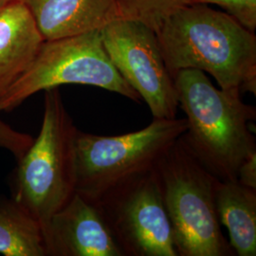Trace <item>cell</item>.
Returning <instances> with one entry per match:
<instances>
[{"label":"cell","instance_id":"6da1fadb","mask_svg":"<svg viewBox=\"0 0 256 256\" xmlns=\"http://www.w3.org/2000/svg\"><path fill=\"white\" fill-rule=\"evenodd\" d=\"M172 77L194 68L212 75L220 88L256 94V36L227 12L191 4L156 32Z\"/></svg>","mask_w":256,"mask_h":256},{"label":"cell","instance_id":"7a4b0ae2","mask_svg":"<svg viewBox=\"0 0 256 256\" xmlns=\"http://www.w3.org/2000/svg\"><path fill=\"white\" fill-rule=\"evenodd\" d=\"M173 78L186 114L184 142L216 178L236 182L239 166L256 152V108L242 101L239 92L216 88L202 70H182Z\"/></svg>","mask_w":256,"mask_h":256},{"label":"cell","instance_id":"3957f363","mask_svg":"<svg viewBox=\"0 0 256 256\" xmlns=\"http://www.w3.org/2000/svg\"><path fill=\"white\" fill-rule=\"evenodd\" d=\"M77 130L58 88L45 90L39 135L18 160L12 180V200L36 221L43 236L52 218L76 192Z\"/></svg>","mask_w":256,"mask_h":256},{"label":"cell","instance_id":"277c9868","mask_svg":"<svg viewBox=\"0 0 256 256\" xmlns=\"http://www.w3.org/2000/svg\"><path fill=\"white\" fill-rule=\"evenodd\" d=\"M178 256H234L216 207L220 180L180 137L155 166Z\"/></svg>","mask_w":256,"mask_h":256},{"label":"cell","instance_id":"5b68a950","mask_svg":"<svg viewBox=\"0 0 256 256\" xmlns=\"http://www.w3.org/2000/svg\"><path fill=\"white\" fill-rule=\"evenodd\" d=\"M186 130L185 118L153 119L146 128L119 136H99L78 129L76 192L96 202L113 188L153 170Z\"/></svg>","mask_w":256,"mask_h":256},{"label":"cell","instance_id":"8992f818","mask_svg":"<svg viewBox=\"0 0 256 256\" xmlns=\"http://www.w3.org/2000/svg\"><path fill=\"white\" fill-rule=\"evenodd\" d=\"M70 84L93 86L142 101L112 64L100 30H93L44 41L27 72L0 99V112L18 108L37 92Z\"/></svg>","mask_w":256,"mask_h":256},{"label":"cell","instance_id":"52a82bcc","mask_svg":"<svg viewBox=\"0 0 256 256\" xmlns=\"http://www.w3.org/2000/svg\"><path fill=\"white\" fill-rule=\"evenodd\" d=\"M96 202L124 256H178L155 168Z\"/></svg>","mask_w":256,"mask_h":256},{"label":"cell","instance_id":"ba28073f","mask_svg":"<svg viewBox=\"0 0 256 256\" xmlns=\"http://www.w3.org/2000/svg\"><path fill=\"white\" fill-rule=\"evenodd\" d=\"M102 44L122 77L146 102L154 119H174L180 108L155 32L133 20L117 18L100 30Z\"/></svg>","mask_w":256,"mask_h":256},{"label":"cell","instance_id":"9c48e42d","mask_svg":"<svg viewBox=\"0 0 256 256\" xmlns=\"http://www.w3.org/2000/svg\"><path fill=\"white\" fill-rule=\"evenodd\" d=\"M48 256H124L99 203L74 192L44 234Z\"/></svg>","mask_w":256,"mask_h":256},{"label":"cell","instance_id":"30bf717a","mask_svg":"<svg viewBox=\"0 0 256 256\" xmlns=\"http://www.w3.org/2000/svg\"><path fill=\"white\" fill-rule=\"evenodd\" d=\"M45 41L100 30L119 18L114 0H19Z\"/></svg>","mask_w":256,"mask_h":256},{"label":"cell","instance_id":"8fae6325","mask_svg":"<svg viewBox=\"0 0 256 256\" xmlns=\"http://www.w3.org/2000/svg\"><path fill=\"white\" fill-rule=\"evenodd\" d=\"M44 41L19 0L0 10V99L27 72Z\"/></svg>","mask_w":256,"mask_h":256},{"label":"cell","instance_id":"7c38bea8","mask_svg":"<svg viewBox=\"0 0 256 256\" xmlns=\"http://www.w3.org/2000/svg\"><path fill=\"white\" fill-rule=\"evenodd\" d=\"M216 207L220 225L229 234L236 256H256V190L236 182L220 180Z\"/></svg>","mask_w":256,"mask_h":256},{"label":"cell","instance_id":"4fadbf2b","mask_svg":"<svg viewBox=\"0 0 256 256\" xmlns=\"http://www.w3.org/2000/svg\"><path fill=\"white\" fill-rule=\"evenodd\" d=\"M0 254L48 256L40 225L12 200H0Z\"/></svg>","mask_w":256,"mask_h":256},{"label":"cell","instance_id":"5bb4252c","mask_svg":"<svg viewBox=\"0 0 256 256\" xmlns=\"http://www.w3.org/2000/svg\"><path fill=\"white\" fill-rule=\"evenodd\" d=\"M119 18L138 21L155 32L174 12L192 0H114Z\"/></svg>","mask_w":256,"mask_h":256},{"label":"cell","instance_id":"9a60e30c","mask_svg":"<svg viewBox=\"0 0 256 256\" xmlns=\"http://www.w3.org/2000/svg\"><path fill=\"white\" fill-rule=\"evenodd\" d=\"M192 4L218 5L243 27L252 32L256 30V0H192Z\"/></svg>","mask_w":256,"mask_h":256},{"label":"cell","instance_id":"2e32d148","mask_svg":"<svg viewBox=\"0 0 256 256\" xmlns=\"http://www.w3.org/2000/svg\"><path fill=\"white\" fill-rule=\"evenodd\" d=\"M27 144V135L20 133L0 119V147L9 150L12 155L19 154Z\"/></svg>","mask_w":256,"mask_h":256},{"label":"cell","instance_id":"e0dca14e","mask_svg":"<svg viewBox=\"0 0 256 256\" xmlns=\"http://www.w3.org/2000/svg\"><path fill=\"white\" fill-rule=\"evenodd\" d=\"M238 182L256 190V152L248 156L238 168Z\"/></svg>","mask_w":256,"mask_h":256},{"label":"cell","instance_id":"ac0fdd59","mask_svg":"<svg viewBox=\"0 0 256 256\" xmlns=\"http://www.w3.org/2000/svg\"><path fill=\"white\" fill-rule=\"evenodd\" d=\"M12 0H0V10L4 9Z\"/></svg>","mask_w":256,"mask_h":256}]
</instances>
